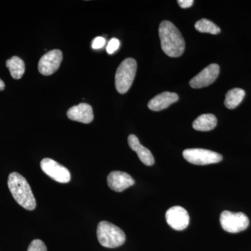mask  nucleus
I'll list each match as a JSON object with an SVG mask.
<instances>
[{"label": "nucleus", "mask_w": 251, "mask_h": 251, "mask_svg": "<svg viewBox=\"0 0 251 251\" xmlns=\"http://www.w3.org/2000/svg\"><path fill=\"white\" fill-rule=\"evenodd\" d=\"M159 37L162 50L171 57H179L184 52L185 41L179 29L173 23L164 21L160 24Z\"/></svg>", "instance_id": "1"}, {"label": "nucleus", "mask_w": 251, "mask_h": 251, "mask_svg": "<svg viewBox=\"0 0 251 251\" xmlns=\"http://www.w3.org/2000/svg\"><path fill=\"white\" fill-rule=\"evenodd\" d=\"M8 186L15 201L27 210L35 209L36 202L27 180L18 173H12L8 179Z\"/></svg>", "instance_id": "2"}, {"label": "nucleus", "mask_w": 251, "mask_h": 251, "mask_svg": "<svg viewBox=\"0 0 251 251\" xmlns=\"http://www.w3.org/2000/svg\"><path fill=\"white\" fill-rule=\"evenodd\" d=\"M97 233L100 245L109 249L120 247L126 241L124 231L108 221H103L99 223Z\"/></svg>", "instance_id": "3"}, {"label": "nucleus", "mask_w": 251, "mask_h": 251, "mask_svg": "<svg viewBox=\"0 0 251 251\" xmlns=\"http://www.w3.org/2000/svg\"><path fill=\"white\" fill-rule=\"evenodd\" d=\"M136 72L137 62L134 59H126L119 66L115 74V87L119 93L125 94L129 90Z\"/></svg>", "instance_id": "4"}, {"label": "nucleus", "mask_w": 251, "mask_h": 251, "mask_svg": "<svg viewBox=\"0 0 251 251\" xmlns=\"http://www.w3.org/2000/svg\"><path fill=\"white\" fill-rule=\"evenodd\" d=\"M221 227L229 233H238L247 229L249 226V219L242 212L233 213L224 211L220 216Z\"/></svg>", "instance_id": "5"}, {"label": "nucleus", "mask_w": 251, "mask_h": 251, "mask_svg": "<svg viewBox=\"0 0 251 251\" xmlns=\"http://www.w3.org/2000/svg\"><path fill=\"white\" fill-rule=\"evenodd\" d=\"M183 156L190 163L198 166L217 163L223 160L220 153L204 149H187L183 151Z\"/></svg>", "instance_id": "6"}, {"label": "nucleus", "mask_w": 251, "mask_h": 251, "mask_svg": "<svg viewBox=\"0 0 251 251\" xmlns=\"http://www.w3.org/2000/svg\"><path fill=\"white\" fill-rule=\"evenodd\" d=\"M41 168L44 173L59 183L66 184L71 180V173L62 165L51 158H44L41 162Z\"/></svg>", "instance_id": "7"}, {"label": "nucleus", "mask_w": 251, "mask_h": 251, "mask_svg": "<svg viewBox=\"0 0 251 251\" xmlns=\"http://www.w3.org/2000/svg\"><path fill=\"white\" fill-rule=\"evenodd\" d=\"M62 52L52 50L43 56L39 60L38 69L42 75H50L57 72L62 61Z\"/></svg>", "instance_id": "8"}, {"label": "nucleus", "mask_w": 251, "mask_h": 251, "mask_svg": "<svg viewBox=\"0 0 251 251\" xmlns=\"http://www.w3.org/2000/svg\"><path fill=\"white\" fill-rule=\"evenodd\" d=\"M167 223L175 230H184L188 227L190 216L188 211L180 206H175L166 211Z\"/></svg>", "instance_id": "9"}, {"label": "nucleus", "mask_w": 251, "mask_h": 251, "mask_svg": "<svg viewBox=\"0 0 251 251\" xmlns=\"http://www.w3.org/2000/svg\"><path fill=\"white\" fill-rule=\"evenodd\" d=\"M219 71L220 67L218 64H209L190 80V85L194 89L207 87L216 80L219 75Z\"/></svg>", "instance_id": "10"}, {"label": "nucleus", "mask_w": 251, "mask_h": 251, "mask_svg": "<svg viewBox=\"0 0 251 251\" xmlns=\"http://www.w3.org/2000/svg\"><path fill=\"white\" fill-rule=\"evenodd\" d=\"M109 188L116 192H122L135 184L134 179L128 173L122 171L111 172L107 177Z\"/></svg>", "instance_id": "11"}, {"label": "nucleus", "mask_w": 251, "mask_h": 251, "mask_svg": "<svg viewBox=\"0 0 251 251\" xmlns=\"http://www.w3.org/2000/svg\"><path fill=\"white\" fill-rule=\"evenodd\" d=\"M67 116L73 121L90 124L93 121L94 112L92 106L89 104L80 103L69 109Z\"/></svg>", "instance_id": "12"}, {"label": "nucleus", "mask_w": 251, "mask_h": 251, "mask_svg": "<svg viewBox=\"0 0 251 251\" xmlns=\"http://www.w3.org/2000/svg\"><path fill=\"white\" fill-rule=\"evenodd\" d=\"M177 94L173 92H165L153 97L148 103V108L153 111H161L177 101Z\"/></svg>", "instance_id": "13"}, {"label": "nucleus", "mask_w": 251, "mask_h": 251, "mask_svg": "<svg viewBox=\"0 0 251 251\" xmlns=\"http://www.w3.org/2000/svg\"><path fill=\"white\" fill-rule=\"evenodd\" d=\"M128 143L130 148L137 153L138 158L144 164L148 166H153L154 163V158H153L152 153L148 148L140 144L136 135H130L128 138Z\"/></svg>", "instance_id": "14"}, {"label": "nucleus", "mask_w": 251, "mask_h": 251, "mask_svg": "<svg viewBox=\"0 0 251 251\" xmlns=\"http://www.w3.org/2000/svg\"><path fill=\"white\" fill-rule=\"evenodd\" d=\"M217 125V119L212 114H204L193 122V127L199 131H209L214 129Z\"/></svg>", "instance_id": "15"}, {"label": "nucleus", "mask_w": 251, "mask_h": 251, "mask_svg": "<svg viewBox=\"0 0 251 251\" xmlns=\"http://www.w3.org/2000/svg\"><path fill=\"white\" fill-rule=\"evenodd\" d=\"M6 66L9 69L11 76L16 80L21 79L25 71L24 61L17 56H14L8 59L6 62Z\"/></svg>", "instance_id": "16"}, {"label": "nucleus", "mask_w": 251, "mask_h": 251, "mask_svg": "<svg viewBox=\"0 0 251 251\" xmlns=\"http://www.w3.org/2000/svg\"><path fill=\"white\" fill-rule=\"evenodd\" d=\"M245 91L240 88H234L227 92L225 99V105L228 109L237 108L245 97Z\"/></svg>", "instance_id": "17"}, {"label": "nucleus", "mask_w": 251, "mask_h": 251, "mask_svg": "<svg viewBox=\"0 0 251 251\" xmlns=\"http://www.w3.org/2000/svg\"><path fill=\"white\" fill-rule=\"evenodd\" d=\"M195 28L200 32L209 33L211 34H218L221 31L216 24L205 18L198 21L195 25Z\"/></svg>", "instance_id": "18"}, {"label": "nucleus", "mask_w": 251, "mask_h": 251, "mask_svg": "<svg viewBox=\"0 0 251 251\" xmlns=\"http://www.w3.org/2000/svg\"><path fill=\"white\" fill-rule=\"evenodd\" d=\"M27 251H47V248L40 239H34L29 244Z\"/></svg>", "instance_id": "19"}, {"label": "nucleus", "mask_w": 251, "mask_h": 251, "mask_svg": "<svg viewBox=\"0 0 251 251\" xmlns=\"http://www.w3.org/2000/svg\"><path fill=\"white\" fill-rule=\"evenodd\" d=\"M120 46V42L119 39H116V38H112V39L109 41L108 45H107V52H108L109 54H113L114 52H116L117 50L119 49Z\"/></svg>", "instance_id": "20"}, {"label": "nucleus", "mask_w": 251, "mask_h": 251, "mask_svg": "<svg viewBox=\"0 0 251 251\" xmlns=\"http://www.w3.org/2000/svg\"><path fill=\"white\" fill-rule=\"evenodd\" d=\"M105 38L102 37V36H97V37L95 38L93 41H92V47L93 49L98 50L102 49V48L105 46Z\"/></svg>", "instance_id": "21"}, {"label": "nucleus", "mask_w": 251, "mask_h": 251, "mask_svg": "<svg viewBox=\"0 0 251 251\" xmlns=\"http://www.w3.org/2000/svg\"><path fill=\"white\" fill-rule=\"evenodd\" d=\"M177 2L180 7L182 8V9H187V8L191 7L192 6L194 1H193V0H179Z\"/></svg>", "instance_id": "22"}, {"label": "nucleus", "mask_w": 251, "mask_h": 251, "mask_svg": "<svg viewBox=\"0 0 251 251\" xmlns=\"http://www.w3.org/2000/svg\"><path fill=\"white\" fill-rule=\"evenodd\" d=\"M5 88V84L2 80L0 79V91L4 90Z\"/></svg>", "instance_id": "23"}]
</instances>
